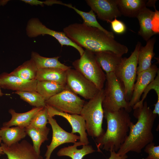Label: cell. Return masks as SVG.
I'll return each instance as SVG.
<instances>
[{"label": "cell", "mask_w": 159, "mask_h": 159, "mask_svg": "<svg viewBox=\"0 0 159 159\" xmlns=\"http://www.w3.org/2000/svg\"><path fill=\"white\" fill-rule=\"evenodd\" d=\"M155 13V11L145 7L141 10L136 17L140 26L138 34L146 42L155 34L153 30L152 23Z\"/></svg>", "instance_id": "e0dca14e"}, {"label": "cell", "mask_w": 159, "mask_h": 159, "mask_svg": "<svg viewBox=\"0 0 159 159\" xmlns=\"http://www.w3.org/2000/svg\"><path fill=\"white\" fill-rule=\"evenodd\" d=\"M141 45V42H138L130 56L128 58H123L121 63L114 72L123 83L126 99L129 102L131 99L137 78L138 55Z\"/></svg>", "instance_id": "52a82bcc"}, {"label": "cell", "mask_w": 159, "mask_h": 159, "mask_svg": "<svg viewBox=\"0 0 159 159\" xmlns=\"http://www.w3.org/2000/svg\"><path fill=\"white\" fill-rule=\"evenodd\" d=\"M49 116L53 117L55 115L62 116L66 119L72 128V133H78L80 135V142L82 145H88L89 142L87 134L86 132V123L83 117L80 115L71 114L58 111L52 107L46 105Z\"/></svg>", "instance_id": "5bb4252c"}, {"label": "cell", "mask_w": 159, "mask_h": 159, "mask_svg": "<svg viewBox=\"0 0 159 159\" xmlns=\"http://www.w3.org/2000/svg\"><path fill=\"white\" fill-rule=\"evenodd\" d=\"M1 141H2V140H1V136L0 135V144L1 143Z\"/></svg>", "instance_id": "60d3db41"}, {"label": "cell", "mask_w": 159, "mask_h": 159, "mask_svg": "<svg viewBox=\"0 0 159 159\" xmlns=\"http://www.w3.org/2000/svg\"><path fill=\"white\" fill-rule=\"evenodd\" d=\"M144 151L148 155L145 159H159V146H155L154 143H150L145 147Z\"/></svg>", "instance_id": "d6a6232c"}, {"label": "cell", "mask_w": 159, "mask_h": 159, "mask_svg": "<svg viewBox=\"0 0 159 159\" xmlns=\"http://www.w3.org/2000/svg\"><path fill=\"white\" fill-rule=\"evenodd\" d=\"M87 5L100 19L110 23L121 14L117 6L116 0H87Z\"/></svg>", "instance_id": "7c38bea8"}, {"label": "cell", "mask_w": 159, "mask_h": 159, "mask_svg": "<svg viewBox=\"0 0 159 159\" xmlns=\"http://www.w3.org/2000/svg\"><path fill=\"white\" fill-rule=\"evenodd\" d=\"M110 155L108 159H127V156L126 155H120L114 151H111Z\"/></svg>", "instance_id": "d590c367"}, {"label": "cell", "mask_w": 159, "mask_h": 159, "mask_svg": "<svg viewBox=\"0 0 159 159\" xmlns=\"http://www.w3.org/2000/svg\"><path fill=\"white\" fill-rule=\"evenodd\" d=\"M82 145L80 141L75 143L74 145L65 147L60 149L57 152L58 156H66L70 157L72 159H82L86 155L96 151L91 145H83L81 149L77 148L78 146Z\"/></svg>", "instance_id": "603a6c76"}, {"label": "cell", "mask_w": 159, "mask_h": 159, "mask_svg": "<svg viewBox=\"0 0 159 159\" xmlns=\"http://www.w3.org/2000/svg\"><path fill=\"white\" fill-rule=\"evenodd\" d=\"M66 85L74 93L87 100L93 98L100 90L92 82L71 68L67 70Z\"/></svg>", "instance_id": "30bf717a"}, {"label": "cell", "mask_w": 159, "mask_h": 159, "mask_svg": "<svg viewBox=\"0 0 159 159\" xmlns=\"http://www.w3.org/2000/svg\"><path fill=\"white\" fill-rule=\"evenodd\" d=\"M133 115L137 121L135 124L131 123L129 134L117 153L120 155L130 151L140 153L154 140L152 130L157 115L153 113L146 101L142 107L134 110Z\"/></svg>", "instance_id": "7a4b0ae2"}, {"label": "cell", "mask_w": 159, "mask_h": 159, "mask_svg": "<svg viewBox=\"0 0 159 159\" xmlns=\"http://www.w3.org/2000/svg\"><path fill=\"white\" fill-rule=\"evenodd\" d=\"M66 35L79 46L93 53L111 52L120 56L127 53L128 49L101 30L84 24L75 23L63 29Z\"/></svg>", "instance_id": "6da1fadb"}, {"label": "cell", "mask_w": 159, "mask_h": 159, "mask_svg": "<svg viewBox=\"0 0 159 159\" xmlns=\"http://www.w3.org/2000/svg\"><path fill=\"white\" fill-rule=\"evenodd\" d=\"M85 102L67 86L63 91L45 101L46 105L58 111L78 115H80Z\"/></svg>", "instance_id": "ba28073f"}, {"label": "cell", "mask_w": 159, "mask_h": 159, "mask_svg": "<svg viewBox=\"0 0 159 159\" xmlns=\"http://www.w3.org/2000/svg\"><path fill=\"white\" fill-rule=\"evenodd\" d=\"M101 68L107 74L114 72L123 59L120 56L108 51L94 53Z\"/></svg>", "instance_id": "ffe728a7"}, {"label": "cell", "mask_w": 159, "mask_h": 159, "mask_svg": "<svg viewBox=\"0 0 159 159\" xmlns=\"http://www.w3.org/2000/svg\"><path fill=\"white\" fill-rule=\"evenodd\" d=\"M4 154L8 159H43V157L38 154L33 145L25 140L18 142L10 146L4 143H1Z\"/></svg>", "instance_id": "4fadbf2b"}, {"label": "cell", "mask_w": 159, "mask_h": 159, "mask_svg": "<svg viewBox=\"0 0 159 159\" xmlns=\"http://www.w3.org/2000/svg\"><path fill=\"white\" fill-rule=\"evenodd\" d=\"M3 159H8L7 158H4Z\"/></svg>", "instance_id": "b9f144b4"}, {"label": "cell", "mask_w": 159, "mask_h": 159, "mask_svg": "<svg viewBox=\"0 0 159 159\" xmlns=\"http://www.w3.org/2000/svg\"><path fill=\"white\" fill-rule=\"evenodd\" d=\"M59 57H47L40 55L38 53L32 52L31 59L33 61L37 69L48 68H58L64 70H67L71 68L61 63L59 60Z\"/></svg>", "instance_id": "484cf974"}, {"label": "cell", "mask_w": 159, "mask_h": 159, "mask_svg": "<svg viewBox=\"0 0 159 159\" xmlns=\"http://www.w3.org/2000/svg\"><path fill=\"white\" fill-rule=\"evenodd\" d=\"M159 68L155 64H152L148 69L137 74L136 82L135 83L132 96L129 102L132 108L139 102L141 96L146 87L155 78Z\"/></svg>", "instance_id": "9a60e30c"}, {"label": "cell", "mask_w": 159, "mask_h": 159, "mask_svg": "<svg viewBox=\"0 0 159 159\" xmlns=\"http://www.w3.org/2000/svg\"><path fill=\"white\" fill-rule=\"evenodd\" d=\"M72 64L75 70L92 82L99 90L103 89L106 74L93 52L85 49L80 58L74 61Z\"/></svg>", "instance_id": "8992f818"}, {"label": "cell", "mask_w": 159, "mask_h": 159, "mask_svg": "<svg viewBox=\"0 0 159 159\" xmlns=\"http://www.w3.org/2000/svg\"><path fill=\"white\" fill-rule=\"evenodd\" d=\"M66 85L47 81H37L36 91L39 93L45 101L60 92L66 87Z\"/></svg>", "instance_id": "d4e9b609"}, {"label": "cell", "mask_w": 159, "mask_h": 159, "mask_svg": "<svg viewBox=\"0 0 159 159\" xmlns=\"http://www.w3.org/2000/svg\"><path fill=\"white\" fill-rule=\"evenodd\" d=\"M104 96L103 88L89 101L85 102L80 112V115L85 121L87 133L93 138L99 137L105 132L102 128L104 117L102 102Z\"/></svg>", "instance_id": "277c9868"}, {"label": "cell", "mask_w": 159, "mask_h": 159, "mask_svg": "<svg viewBox=\"0 0 159 159\" xmlns=\"http://www.w3.org/2000/svg\"><path fill=\"white\" fill-rule=\"evenodd\" d=\"M107 124V129L101 136L96 138L97 151L100 148L106 151H118L125 141L131 122L129 113L124 109L115 111H104Z\"/></svg>", "instance_id": "3957f363"}, {"label": "cell", "mask_w": 159, "mask_h": 159, "mask_svg": "<svg viewBox=\"0 0 159 159\" xmlns=\"http://www.w3.org/2000/svg\"><path fill=\"white\" fill-rule=\"evenodd\" d=\"M48 117L47 108L46 105L35 115L29 125L37 128L45 127L48 123Z\"/></svg>", "instance_id": "4dcf8cb0"}, {"label": "cell", "mask_w": 159, "mask_h": 159, "mask_svg": "<svg viewBox=\"0 0 159 159\" xmlns=\"http://www.w3.org/2000/svg\"><path fill=\"white\" fill-rule=\"evenodd\" d=\"M156 0H148L147 1L146 4V7L148 6H153L155 8V4Z\"/></svg>", "instance_id": "8d00e7d4"}, {"label": "cell", "mask_w": 159, "mask_h": 159, "mask_svg": "<svg viewBox=\"0 0 159 159\" xmlns=\"http://www.w3.org/2000/svg\"><path fill=\"white\" fill-rule=\"evenodd\" d=\"M4 154L3 150L2 149V148L1 146H0V154L1 155H3Z\"/></svg>", "instance_id": "f35d334b"}, {"label": "cell", "mask_w": 159, "mask_h": 159, "mask_svg": "<svg viewBox=\"0 0 159 159\" xmlns=\"http://www.w3.org/2000/svg\"><path fill=\"white\" fill-rule=\"evenodd\" d=\"M58 4L63 5L74 9L79 14L83 20V23L86 25L97 28L106 34L110 37L114 39L115 36L113 32L109 31L104 28L97 21L96 15L92 10L89 12H85L80 10L75 7L72 6L71 4H67L59 1Z\"/></svg>", "instance_id": "4316f807"}, {"label": "cell", "mask_w": 159, "mask_h": 159, "mask_svg": "<svg viewBox=\"0 0 159 159\" xmlns=\"http://www.w3.org/2000/svg\"><path fill=\"white\" fill-rule=\"evenodd\" d=\"M155 13L152 20L153 30L155 34L159 33V11L155 9Z\"/></svg>", "instance_id": "e575fe53"}, {"label": "cell", "mask_w": 159, "mask_h": 159, "mask_svg": "<svg viewBox=\"0 0 159 159\" xmlns=\"http://www.w3.org/2000/svg\"><path fill=\"white\" fill-rule=\"evenodd\" d=\"M157 75L155 78L145 88L143 91V94L142 99L140 101L135 104L132 107L134 110L141 107L143 106L145 99L149 92L151 90H154L157 95V99H159V70L157 73Z\"/></svg>", "instance_id": "1f68e13d"}, {"label": "cell", "mask_w": 159, "mask_h": 159, "mask_svg": "<svg viewBox=\"0 0 159 159\" xmlns=\"http://www.w3.org/2000/svg\"><path fill=\"white\" fill-rule=\"evenodd\" d=\"M67 70L58 68L38 69L35 79L37 81H50L66 85Z\"/></svg>", "instance_id": "7402d4cb"}, {"label": "cell", "mask_w": 159, "mask_h": 159, "mask_svg": "<svg viewBox=\"0 0 159 159\" xmlns=\"http://www.w3.org/2000/svg\"><path fill=\"white\" fill-rule=\"evenodd\" d=\"M26 135L25 128L17 126L11 127H2L0 129L1 140L8 146L19 142Z\"/></svg>", "instance_id": "cb8c5ba5"}, {"label": "cell", "mask_w": 159, "mask_h": 159, "mask_svg": "<svg viewBox=\"0 0 159 159\" xmlns=\"http://www.w3.org/2000/svg\"><path fill=\"white\" fill-rule=\"evenodd\" d=\"M37 69L33 61L31 59L19 66L10 73L28 81L36 80Z\"/></svg>", "instance_id": "f1b7e54d"}, {"label": "cell", "mask_w": 159, "mask_h": 159, "mask_svg": "<svg viewBox=\"0 0 159 159\" xmlns=\"http://www.w3.org/2000/svg\"><path fill=\"white\" fill-rule=\"evenodd\" d=\"M113 31L118 34L124 33L126 30V26L122 21L115 18L110 22Z\"/></svg>", "instance_id": "836d02e7"}, {"label": "cell", "mask_w": 159, "mask_h": 159, "mask_svg": "<svg viewBox=\"0 0 159 159\" xmlns=\"http://www.w3.org/2000/svg\"><path fill=\"white\" fill-rule=\"evenodd\" d=\"M117 6L121 14L125 16L136 18L146 7V0H116Z\"/></svg>", "instance_id": "44dd1931"}, {"label": "cell", "mask_w": 159, "mask_h": 159, "mask_svg": "<svg viewBox=\"0 0 159 159\" xmlns=\"http://www.w3.org/2000/svg\"><path fill=\"white\" fill-rule=\"evenodd\" d=\"M8 1V0H0V6H4L7 4Z\"/></svg>", "instance_id": "74e56055"}, {"label": "cell", "mask_w": 159, "mask_h": 159, "mask_svg": "<svg viewBox=\"0 0 159 159\" xmlns=\"http://www.w3.org/2000/svg\"><path fill=\"white\" fill-rule=\"evenodd\" d=\"M44 107H34L30 110L23 113H17L13 109H10L9 112L11 115L9 121L3 123V127H10L13 126L25 128L29 126L35 115Z\"/></svg>", "instance_id": "d6986e66"}, {"label": "cell", "mask_w": 159, "mask_h": 159, "mask_svg": "<svg viewBox=\"0 0 159 159\" xmlns=\"http://www.w3.org/2000/svg\"><path fill=\"white\" fill-rule=\"evenodd\" d=\"M37 80H23L10 73L4 72L0 74V87L4 89L16 91H36Z\"/></svg>", "instance_id": "2e32d148"}, {"label": "cell", "mask_w": 159, "mask_h": 159, "mask_svg": "<svg viewBox=\"0 0 159 159\" xmlns=\"http://www.w3.org/2000/svg\"><path fill=\"white\" fill-rule=\"evenodd\" d=\"M106 77L105 96L102 102L104 111H115L123 109L128 112H130L132 108L126 99L123 83L114 72L106 74Z\"/></svg>", "instance_id": "5b68a950"}, {"label": "cell", "mask_w": 159, "mask_h": 159, "mask_svg": "<svg viewBox=\"0 0 159 159\" xmlns=\"http://www.w3.org/2000/svg\"><path fill=\"white\" fill-rule=\"evenodd\" d=\"M48 123L52 127V136L50 144L47 145V150L44 155L45 159H50L52 152L60 145L67 143H74L80 139L79 136L64 130L53 117L49 115Z\"/></svg>", "instance_id": "8fae6325"}, {"label": "cell", "mask_w": 159, "mask_h": 159, "mask_svg": "<svg viewBox=\"0 0 159 159\" xmlns=\"http://www.w3.org/2000/svg\"><path fill=\"white\" fill-rule=\"evenodd\" d=\"M156 41L155 36L147 41L145 46H141L138 55L137 74L148 69L151 66L152 59L155 55L154 48Z\"/></svg>", "instance_id": "ac0fdd59"}, {"label": "cell", "mask_w": 159, "mask_h": 159, "mask_svg": "<svg viewBox=\"0 0 159 159\" xmlns=\"http://www.w3.org/2000/svg\"><path fill=\"white\" fill-rule=\"evenodd\" d=\"M1 88L0 87V96H2L3 95V93L2 92L1 90Z\"/></svg>", "instance_id": "ab89813d"}, {"label": "cell", "mask_w": 159, "mask_h": 159, "mask_svg": "<svg viewBox=\"0 0 159 159\" xmlns=\"http://www.w3.org/2000/svg\"><path fill=\"white\" fill-rule=\"evenodd\" d=\"M14 93L30 105L36 107H44L46 106L45 101L36 91H16Z\"/></svg>", "instance_id": "f546056e"}, {"label": "cell", "mask_w": 159, "mask_h": 159, "mask_svg": "<svg viewBox=\"0 0 159 159\" xmlns=\"http://www.w3.org/2000/svg\"><path fill=\"white\" fill-rule=\"evenodd\" d=\"M27 135L31 138L33 147L39 154H40V148L43 143L48 140V135L50 129L47 127L42 128H36L29 125L25 128Z\"/></svg>", "instance_id": "83f0119b"}, {"label": "cell", "mask_w": 159, "mask_h": 159, "mask_svg": "<svg viewBox=\"0 0 159 159\" xmlns=\"http://www.w3.org/2000/svg\"><path fill=\"white\" fill-rule=\"evenodd\" d=\"M27 35L30 38L37 37L41 35L47 34L57 39L62 47L65 45L75 48L81 56L84 50L82 47L74 42L62 32L56 31L46 26L37 18H33L28 21L26 28Z\"/></svg>", "instance_id": "9c48e42d"}]
</instances>
